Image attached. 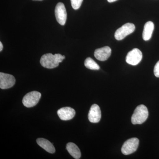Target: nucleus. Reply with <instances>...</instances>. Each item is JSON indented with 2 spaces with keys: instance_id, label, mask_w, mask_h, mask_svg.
<instances>
[{
  "instance_id": "nucleus-1",
  "label": "nucleus",
  "mask_w": 159,
  "mask_h": 159,
  "mask_svg": "<svg viewBox=\"0 0 159 159\" xmlns=\"http://www.w3.org/2000/svg\"><path fill=\"white\" fill-rule=\"evenodd\" d=\"M65 58V56L60 54H53L48 53L42 56L40 63L42 66L46 68L54 69L58 66L59 63L62 62Z\"/></svg>"
},
{
  "instance_id": "nucleus-2",
  "label": "nucleus",
  "mask_w": 159,
  "mask_h": 159,
  "mask_svg": "<svg viewBox=\"0 0 159 159\" xmlns=\"http://www.w3.org/2000/svg\"><path fill=\"white\" fill-rule=\"evenodd\" d=\"M148 116V109L144 105L138 106L131 117V122L134 125L141 124L147 120Z\"/></svg>"
},
{
  "instance_id": "nucleus-3",
  "label": "nucleus",
  "mask_w": 159,
  "mask_h": 159,
  "mask_svg": "<svg viewBox=\"0 0 159 159\" xmlns=\"http://www.w3.org/2000/svg\"><path fill=\"white\" fill-rule=\"evenodd\" d=\"M41 97V94L37 91H32L26 94L24 97L22 102L27 107H31L38 103Z\"/></svg>"
},
{
  "instance_id": "nucleus-4",
  "label": "nucleus",
  "mask_w": 159,
  "mask_h": 159,
  "mask_svg": "<svg viewBox=\"0 0 159 159\" xmlns=\"http://www.w3.org/2000/svg\"><path fill=\"white\" fill-rule=\"evenodd\" d=\"M135 27L133 24L126 23L121 28L117 29L115 32V37L117 40L124 39L129 34H131L134 31Z\"/></svg>"
},
{
  "instance_id": "nucleus-5",
  "label": "nucleus",
  "mask_w": 159,
  "mask_h": 159,
  "mask_svg": "<svg viewBox=\"0 0 159 159\" xmlns=\"http://www.w3.org/2000/svg\"><path fill=\"white\" fill-rule=\"evenodd\" d=\"M139 139L136 138H131L125 141L122 146L121 151L122 154L128 155L137 150L139 145Z\"/></svg>"
},
{
  "instance_id": "nucleus-6",
  "label": "nucleus",
  "mask_w": 159,
  "mask_h": 159,
  "mask_svg": "<svg viewBox=\"0 0 159 159\" xmlns=\"http://www.w3.org/2000/svg\"><path fill=\"white\" fill-rule=\"evenodd\" d=\"M142 58V52L139 49L134 48L127 54L125 60L129 64L136 66L140 63Z\"/></svg>"
},
{
  "instance_id": "nucleus-7",
  "label": "nucleus",
  "mask_w": 159,
  "mask_h": 159,
  "mask_svg": "<svg viewBox=\"0 0 159 159\" xmlns=\"http://www.w3.org/2000/svg\"><path fill=\"white\" fill-rule=\"evenodd\" d=\"M55 15L57 22L61 25H64L66 21L67 12L63 3H57L55 7Z\"/></svg>"
},
{
  "instance_id": "nucleus-8",
  "label": "nucleus",
  "mask_w": 159,
  "mask_h": 159,
  "mask_svg": "<svg viewBox=\"0 0 159 159\" xmlns=\"http://www.w3.org/2000/svg\"><path fill=\"white\" fill-rule=\"evenodd\" d=\"M16 83L14 76L11 74L0 73V88L6 89L12 87Z\"/></svg>"
},
{
  "instance_id": "nucleus-9",
  "label": "nucleus",
  "mask_w": 159,
  "mask_h": 159,
  "mask_svg": "<svg viewBox=\"0 0 159 159\" xmlns=\"http://www.w3.org/2000/svg\"><path fill=\"white\" fill-rule=\"evenodd\" d=\"M101 118L100 107L96 104H93L90 109L88 114L89 121L92 123H98Z\"/></svg>"
},
{
  "instance_id": "nucleus-10",
  "label": "nucleus",
  "mask_w": 159,
  "mask_h": 159,
  "mask_svg": "<svg viewBox=\"0 0 159 159\" xmlns=\"http://www.w3.org/2000/svg\"><path fill=\"white\" fill-rule=\"evenodd\" d=\"M57 114L60 119L64 121L70 120L74 118L76 114L74 109L70 107H64L59 109Z\"/></svg>"
},
{
  "instance_id": "nucleus-11",
  "label": "nucleus",
  "mask_w": 159,
  "mask_h": 159,
  "mask_svg": "<svg viewBox=\"0 0 159 159\" xmlns=\"http://www.w3.org/2000/svg\"><path fill=\"white\" fill-rule=\"evenodd\" d=\"M111 54V50L108 46L97 49L94 52V56L98 60L105 61L110 57Z\"/></svg>"
},
{
  "instance_id": "nucleus-12",
  "label": "nucleus",
  "mask_w": 159,
  "mask_h": 159,
  "mask_svg": "<svg viewBox=\"0 0 159 159\" xmlns=\"http://www.w3.org/2000/svg\"><path fill=\"white\" fill-rule=\"evenodd\" d=\"M36 142L38 145L49 153L53 154L55 152L54 145L48 140L43 138H39L36 140Z\"/></svg>"
},
{
  "instance_id": "nucleus-13",
  "label": "nucleus",
  "mask_w": 159,
  "mask_h": 159,
  "mask_svg": "<svg viewBox=\"0 0 159 159\" xmlns=\"http://www.w3.org/2000/svg\"><path fill=\"white\" fill-rule=\"evenodd\" d=\"M154 29V25L153 22L148 21L145 23L142 34V37L144 40L148 41L151 38Z\"/></svg>"
},
{
  "instance_id": "nucleus-14",
  "label": "nucleus",
  "mask_w": 159,
  "mask_h": 159,
  "mask_svg": "<svg viewBox=\"0 0 159 159\" xmlns=\"http://www.w3.org/2000/svg\"><path fill=\"white\" fill-rule=\"evenodd\" d=\"M66 148L74 158L79 159L81 157V152L78 146L72 142H69L66 145Z\"/></svg>"
},
{
  "instance_id": "nucleus-15",
  "label": "nucleus",
  "mask_w": 159,
  "mask_h": 159,
  "mask_svg": "<svg viewBox=\"0 0 159 159\" xmlns=\"http://www.w3.org/2000/svg\"><path fill=\"white\" fill-rule=\"evenodd\" d=\"M84 64L86 67L90 70H99L100 68L98 64L91 57L87 58Z\"/></svg>"
},
{
  "instance_id": "nucleus-16",
  "label": "nucleus",
  "mask_w": 159,
  "mask_h": 159,
  "mask_svg": "<svg viewBox=\"0 0 159 159\" xmlns=\"http://www.w3.org/2000/svg\"><path fill=\"white\" fill-rule=\"evenodd\" d=\"M70 1L71 5L73 9L77 10L80 8L83 0H70Z\"/></svg>"
},
{
  "instance_id": "nucleus-17",
  "label": "nucleus",
  "mask_w": 159,
  "mask_h": 159,
  "mask_svg": "<svg viewBox=\"0 0 159 159\" xmlns=\"http://www.w3.org/2000/svg\"><path fill=\"white\" fill-rule=\"evenodd\" d=\"M154 74L156 77H159V61L155 66L154 68Z\"/></svg>"
},
{
  "instance_id": "nucleus-18",
  "label": "nucleus",
  "mask_w": 159,
  "mask_h": 159,
  "mask_svg": "<svg viewBox=\"0 0 159 159\" xmlns=\"http://www.w3.org/2000/svg\"><path fill=\"white\" fill-rule=\"evenodd\" d=\"M3 48V46L2 43L1 42H0V51H2Z\"/></svg>"
},
{
  "instance_id": "nucleus-19",
  "label": "nucleus",
  "mask_w": 159,
  "mask_h": 159,
  "mask_svg": "<svg viewBox=\"0 0 159 159\" xmlns=\"http://www.w3.org/2000/svg\"><path fill=\"white\" fill-rule=\"evenodd\" d=\"M118 0H107L108 2L110 3L113 2H116Z\"/></svg>"
},
{
  "instance_id": "nucleus-20",
  "label": "nucleus",
  "mask_w": 159,
  "mask_h": 159,
  "mask_svg": "<svg viewBox=\"0 0 159 159\" xmlns=\"http://www.w3.org/2000/svg\"><path fill=\"white\" fill-rule=\"evenodd\" d=\"M38 1H41V0H38Z\"/></svg>"
}]
</instances>
